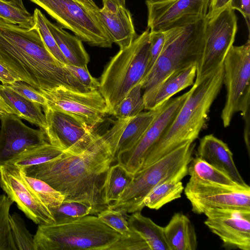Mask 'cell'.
<instances>
[{"label": "cell", "mask_w": 250, "mask_h": 250, "mask_svg": "<svg viewBox=\"0 0 250 250\" xmlns=\"http://www.w3.org/2000/svg\"><path fill=\"white\" fill-rule=\"evenodd\" d=\"M97 216L101 221L122 236H128L135 231L128 224L127 215L119 210L108 208L98 213Z\"/></svg>", "instance_id": "obj_38"}, {"label": "cell", "mask_w": 250, "mask_h": 250, "mask_svg": "<svg viewBox=\"0 0 250 250\" xmlns=\"http://www.w3.org/2000/svg\"><path fill=\"white\" fill-rule=\"evenodd\" d=\"M133 175L119 163L110 166L104 185V197L108 204L110 205L118 200L132 181Z\"/></svg>", "instance_id": "obj_28"}, {"label": "cell", "mask_w": 250, "mask_h": 250, "mask_svg": "<svg viewBox=\"0 0 250 250\" xmlns=\"http://www.w3.org/2000/svg\"><path fill=\"white\" fill-rule=\"evenodd\" d=\"M13 203L7 196L0 195V250H17L9 221V210Z\"/></svg>", "instance_id": "obj_34"}, {"label": "cell", "mask_w": 250, "mask_h": 250, "mask_svg": "<svg viewBox=\"0 0 250 250\" xmlns=\"http://www.w3.org/2000/svg\"><path fill=\"white\" fill-rule=\"evenodd\" d=\"M223 83L227 94L221 117L224 126L230 124L234 115L250 104V41L233 45L224 62Z\"/></svg>", "instance_id": "obj_9"}, {"label": "cell", "mask_w": 250, "mask_h": 250, "mask_svg": "<svg viewBox=\"0 0 250 250\" xmlns=\"http://www.w3.org/2000/svg\"><path fill=\"white\" fill-rule=\"evenodd\" d=\"M0 96L18 117L44 130L45 117L40 104L27 99L6 84H0Z\"/></svg>", "instance_id": "obj_23"}, {"label": "cell", "mask_w": 250, "mask_h": 250, "mask_svg": "<svg viewBox=\"0 0 250 250\" xmlns=\"http://www.w3.org/2000/svg\"><path fill=\"white\" fill-rule=\"evenodd\" d=\"M63 152L60 147L46 142L26 150L10 163L24 168L51 161Z\"/></svg>", "instance_id": "obj_29"}, {"label": "cell", "mask_w": 250, "mask_h": 250, "mask_svg": "<svg viewBox=\"0 0 250 250\" xmlns=\"http://www.w3.org/2000/svg\"><path fill=\"white\" fill-rule=\"evenodd\" d=\"M35 25L48 51L59 62L67 64L65 57L61 51L57 42L52 35L46 22V18L38 8H36L33 13Z\"/></svg>", "instance_id": "obj_35"}, {"label": "cell", "mask_w": 250, "mask_h": 250, "mask_svg": "<svg viewBox=\"0 0 250 250\" xmlns=\"http://www.w3.org/2000/svg\"><path fill=\"white\" fill-rule=\"evenodd\" d=\"M19 167L22 179L49 208L57 207L63 201L65 197L61 193L45 182L26 175L22 168Z\"/></svg>", "instance_id": "obj_31"}, {"label": "cell", "mask_w": 250, "mask_h": 250, "mask_svg": "<svg viewBox=\"0 0 250 250\" xmlns=\"http://www.w3.org/2000/svg\"><path fill=\"white\" fill-rule=\"evenodd\" d=\"M64 66L88 90H98L100 85L99 80L91 75L87 66H78L69 64H65Z\"/></svg>", "instance_id": "obj_42"}, {"label": "cell", "mask_w": 250, "mask_h": 250, "mask_svg": "<svg viewBox=\"0 0 250 250\" xmlns=\"http://www.w3.org/2000/svg\"><path fill=\"white\" fill-rule=\"evenodd\" d=\"M0 62L39 91L61 86L89 91L52 55L35 25L24 28L0 18Z\"/></svg>", "instance_id": "obj_2"}, {"label": "cell", "mask_w": 250, "mask_h": 250, "mask_svg": "<svg viewBox=\"0 0 250 250\" xmlns=\"http://www.w3.org/2000/svg\"><path fill=\"white\" fill-rule=\"evenodd\" d=\"M8 85L27 99L39 104L43 108L47 106L46 101L43 96L39 90L29 84L18 81Z\"/></svg>", "instance_id": "obj_41"}, {"label": "cell", "mask_w": 250, "mask_h": 250, "mask_svg": "<svg viewBox=\"0 0 250 250\" xmlns=\"http://www.w3.org/2000/svg\"><path fill=\"white\" fill-rule=\"evenodd\" d=\"M149 30L137 36L127 47L120 49L104 67L99 80V91L113 115L121 102L144 78L148 62Z\"/></svg>", "instance_id": "obj_6"}, {"label": "cell", "mask_w": 250, "mask_h": 250, "mask_svg": "<svg viewBox=\"0 0 250 250\" xmlns=\"http://www.w3.org/2000/svg\"><path fill=\"white\" fill-rule=\"evenodd\" d=\"M0 18L6 22L31 28L35 26L33 15L27 10H22L0 0Z\"/></svg>", "instance_id": "obj_37"}, {"label": "cell", "mask_w": 250, "mask_h": 250, "mask_svg": "<svg viewBox=\"0 0 250 250\" xmlns=\"http://www.w3.org/2000/svg\"><path fill=\"white\" fill-rule=\"evenodd\" d=\"M187 175L188 168L158 185L145 198L144 207L157 210L180 198L184 189L182 180Z\"/></svg>", "instance_id": "obj_25"}, {"label": "cell", "mask_w": 250, "mask_h": 250, "mask_svg": "<svg viewBox=\"0 0 250 250\" xmlns=\"http://www.w3.org/2000/svg\"><path fill=\"white\" fill-rule=\"evenodd\" d=\"M47 106L67 114L94 129L108 114L106 102L99 90L81 92L61 86L40 91Z\"/></svg>", "instance_id": "obj_11"}, {"label": "cell", "mask_w": 250, "mask_h": 250, "mask_svg": "<svg viewBox=\"0 0 250 250\" xmlns=\"http://www.w3.org/2000/svg\"><path fill=\"white\" fill-rule=\"evenodd\" d=\"M188 175L191 177L221 185L241 186L234 181L225 172L197 156L193 158L188 164Z\"/></svg>", "instance_id": "obj_30"}, {"label": "cell", "mask_w": 250, "mask_h": 250, "mask_svg": "<svg viewBox=\"0 0 250 250\" xmlns=\"http://www.w3.org/2000/svg\"><path fill=\"white\" fill-rule=\"evenodd\" d=\"M44 130L47 141L64 151L78 153L85 149L99 134L74 118L46 106Z\"/></svg>", "instance_id": "obj_15"}, {"label": "cell", "mask_w": 250, "mask_h": 250, "mask_svg": "<svg viewBox=\"0 0 250 250\" xmlns=\"http://www.w3.org/2000/svg\"><path fill=\"white\" fill-rule=\"evenodd\" d=\"M130 119H117L80 153L64 151L46 163L21 168L26 175L42 180L59 191L64 200L90 204L94 215L97 214L110 206L105 199V182L109 167L117 162V146Z\"/></svg>", "instance_id": "obj_1"}, {"label": "cell", "mask_w": 250, "mask_h": 250, "mask_svg": "<svg viewBox=\"0 0 250 250\" xmlns=\"http://www.w3.org/2000/svg\"><path fill=\"white\" fill-rule=\"evenodd\" d=\"M44 9L62 28L91 46L112 47V42L94 12L75 0H29Z\"/></svg>", "instance_id": "obj_8"}, {"label": "cell", "mask_w": 250, "mask_h": 250, "mask_svg": "<svg viewBox=\"0 0 250 250\" xmlns=\"http://www.w3.org/2000/svg\"><path fill=\"white\" fill-rule=\"evenodd\" d=\"M229 6L238 10L245 18L248 28L250 27V0H231Z\"/></svg>", "instance_id": "obj_43"}, {"label": "cell", "mask_w": 250, "mask_h": 250, "mask_svg": "<svg viewBox=\"0 0 250 250\" xmlns=\"http://www.w3.org/2000/svg\"><path fill=\"white\" fill-rule=\"evenodd\" d=\"M129 226L145 239L150 250H169L164 227L155 223L151 219L136 211L127 215Z\"/></svg>", "instance_id": "obj_26"}, {"label": "cell", "mask_w": 250, "mask_h": 250, "mask_svg": "<svg viewBox=\"0 0 250 250\" xmlns=\"http://www.w3.org/2000/svg\"><path fill=\"white\" fill-rule=\"evenodd\" d=\"M164 231L169 250H196L198 242L195 228L183 213H174L164 227Z\"/></svg>", "instance_id": "obj_21"}, {"label": "cell", "mask_w": 250, "mask_h": 250, "mask_svg": "<svg viewBox=\"0 0 250 250\" xmlns=\"http://www.w3.org/2000/svg\"><path fill=\"white\" fill-rule=\"evenodd\" d=\"M194 142L187 143L136 172L127 187L109 208L125 215L141 211L144 200L158 185L187 169L193 158Z\"/></svg>", "instance_id": "obj_7"}, {"label": "cell", "mask_w": 250, "mask_h": 250, "mask_svg": "<svg viewBox=\"0 0 250 250\" xmlns=\"http://www.w3.org/2000/svg\"><path fill=\"white\" fill-rule=\"evenodd\" d=\"M196 156L225 172L237 184L248 186L239 173L228 145L213 135H206L200 140Z\"/></svg>", "instance_id": "obj_20"}, {"label": "cell", "mask_w": 250, "mask_h": 250, "mask_svg": "<svg viewBox=\"0 0 250 250\" xmlns=\"http://www.w3.org/2000/svg\"><path fill=\"white\" fill-rule=\"evenodd\" d=\"M21 81L20 78L0 62V82L2 84L9 85Z\"/></svg>", "instance_id": "obj_45"}, {"label": "cell", "mask_w": 250, "mask_h": 250, "mask_svg": "<svg viewBox=\"0 0 250 250\" xmlns=\"http://www.w3.org/2000/svg\"><path fill=\"white\" fill-rule=\"evenodd\" d=\"M207 19L165 32L163 50L156 62L140 83L145 109L151 110L161 83L175 71L197 65L202 56Z\"/></svg>", "instance_id": "obj_4"}, {"label": "cell", "mask_w": 250, "mask_h": 250, "mask_svg": "<svg viewBox=\"0 0 250 250\" xmlns=\"http://www.w3.org/2000/svg\"><path fill=\"white\" fill-rule=\"evenodd\" d=\"M165 40L164 32L149 31V60L145 77L149 72L158 59L163 50Z\"/></svg>", "instance_id": "obj_40"}, {"label": "cell", "mask_w": 250, "mask_h": 250, "mask_svg": "<svg viewBox=\"0 0 250 250\" xmlns=\"http://www.w3.org/2000/svg\"><path fill=\"white\" fill-rule=\"evenodd\" d=\"M109 250H150L143 237L136 231L128 236L121 235Z\"/></svg>", "instance_id": "obj_39"}, {"label": "cell", "mask_w": 250, "mask_h": 250, "mask_svg": "<svg viewBox=\"0 0 250 250\" xmlns=\"http://www.w3.org/2000/svg\"><path fill=\"white\" fill-rule=\"evenodd\" d=\"M55 223H62L87 215H94L92 206L80 201L63 200L58 206L49 208Z\"/></svg>", "instance_id": "obj_32"}, {"label": "cell", "mask_w": 250, "mask_h": 250, "mask_svg": "<svg viewBox=\"0 0 250 250\" xmlns=\"http://www.w3.org/2000/svg\"><path fill=\"white\" fill-rule=\"evenodd\" d=\"M6 2L11 4L22 10H26L22 0H2Z\"/></svg>", "instance_id": "obj_48"}, {"label": "cell", "mask_w": 250, "mask_h": 250, "mask_svg": "<svg viewBox=\"0 0 250 250\" xmlns=\"http://www.w3.org/2000/svg\"><path fill=\"white\" fill-rule=\"evenodd\" d=\"M205 224L226 248L250 250V210L209 208Z\"/></svg>", "instance_id": "obj_17"}, {"label": "cell", "mask_w": 250, "mask_h": 250, "mask_svg": "<svg viewBox=\"0 0 250 250\" xmlns=\"http://www.w3.org/2000/svg\"><path fill=\"white\" fill-rule=\"evenodd\" d=\"M122 4L125 5V0H118Z\"/></svg>", "instance_id": "obj_49"}, {"label": "cell", "mask_w": 250, "mask_h": 250, "mask_svg": "<svg viewBox=\"0 0 250 250\" xmlns=\"http://www.w3.org/2000/svg\"><path fill=\"white\" fill-rule=\"evenodd\" d=\"M189 93V90L166 102L139 141L130 149L117 155V162L131 174L137 172L148 151L168 128Z\"/></svg>", "instance_id": "obj_14"}, {"label": "cell", "mask_w": 250, "mask_h": 250, "mask_svg": "<svg viewBox=\"0 0 250 250\" xmlns=\"http://www.w3.org/2000/svg\"><path fill=\"white\" fill-rule=\"evenodd\" d=\"M223 76V63L207 75L195 79L186 101L165 133L148 151L140 169L198 138L221 90Z\"/></svg>", "instance_id": "obj_3"}, {"label": "cell", "mask_w": 250, "mask_h": 250, "mask_svg": "<svg viewBox=\"0 0 250 250\" xmlns=\"http://www.w3.org/2000/svg\"><path fill=\"white\" fill-rule=\"evenodd\" d=\"M9 221L17 250H35L34 237L26 229L21 216L14 212L10 214Z\"/></svg>", "instance_id": "obj_36"}, {"label": "cell", "mask_w": 250, "mask_h": 250, "mask_svg": "<svg viewBox=\"0 0 250 250\" xmlns=\"http://www.w3.org/2000/svg\"><path fill=\"white\" fill-rule=\"evenodd\" d=\"M35 250H109L121 237L92 214L62 223L39 225Z\"/></svg>", "instance_id": "obj_5"}, {"label": "cell", "mask_w": 250, "mask_h": 250, "mask_svg": "<svg viewBox=\"0 0 250 250\" xmlns=\"http://www.w3.org/2000/svg\"><path fill=\"white\" fill-rule=\"evenodd\" d=\"M141 112L131 118L124 128L119 139L116 157L119 153L131 148L142 137L161 108Z\"/></svg>", "instance_id": "obj_27"}, {"label": "cell", "mask_w": 250, "mask_h": 250, "mask_svg": "<svg viewBox=\"0 0 250 250\" xmlns=\"http://www.w3.org/2000/svg\"><path fill=\"white\" fill-rule=\"evenodd\" d=\"M237 30V18L229 6L216 17L208 20L201 57L196 65V79L209 74L223 63L233 45Z\"/></svg>", "instance_id": "obj_10"}, {"label": "cell", "mask_w": 250, "mask_h": 250, "mask_svg": "<svg viewBox=\"0 0 250 250\" xmlns=\"http://www.w3.org/2000/svg\"><path fill=\"white\" fill-rule=\"evenodd\" d=\"M0 186L29 219L38 225L55 223L50 209L21 175L19 167L8 163L0 166Z\"/></svg>", "instance_id": "obj_16"}, {"label": "cell", "mask_w": 250, "mask_h": 250, "mask_svg": "<svg viewBox=\"0 0 250 250\" xmlns=\"http://www.w3.org/2000/svg\"><path fill=\"white\" fill-rule=\"evenodd\" d=\"M83 4L87 8L93 11L95 13L99 10V8L93 0H75Z\"/></svg>", "instance_id": "obj_47"}, {"label": "cell", "mask_w": 250, "mask_h": 250, "mask_svg": "<svg viewBox=\"0 0 250 250\" xmlns=\"http://www.w3.org/2000/svg\"><path fill=\"white\" fill-rule=\"evenodd\" d=\"M95 14L111 41L120 49L128 46L136 37L130 12L118 0H103V7Z\"/></svg>", "instance_id": "obj_19"}, {"label": "cell", "mask_w": 250, "mask_h": 250, "mask_svg": "<svg viewBox=\"0 0 250 250\" xmlns=\"http://www.w3.org/2000/svg\"><path fill=\"white\" fill-rule=\"evenodd\" d=\"M210 0H146L147 27L165 32L207 18Z\"/></svg>", "instance_id": "obj_13"}, {"label": "cell", "mask_w": 250, "mask_h": 250, "mask_svg": "<svg viewBox=\"0 0 250 250\" xmlns=\"http://www.w3.org/2000/svg\"><path fill=\"white\" fill-rule=\"evenodd\" d=\"M184 193L194 213L209 208L250 210V187L228 186L190 177Z\"/></svg>", "instance_id": "obj_12"}, {"label": "cell", "mask_w": 250, "mask_h": 250, "mask_svg": "<svg viewBox=\"0 0 250 250\" xmlns=\"http://www.w3.org/2000/svg\"><path fill=\"white\" fill-rule=\"evenodd\" d=\"M15 114L0 116V166L10 163L26 150L47 141L44 131L24 124Z\"/></svg>", "instance_id": "obj_18"}, {"label": "cell", "mask_w": 250, "mask_h": 250, "mask_svg": "<svg viewBox=\"0 0 250 250\" xmlns=\"http://www.w3.org/2000/svg\"><path fill=\"white\" fill-rule=\"evenodd\" d=\"M140 83L133 87L121 102L113 115L117 119L131 118L145 109Z\"/></svg>", "instance_id": "obj_33"}, {"label": "cell", "mask_w": 250, "mask_h": 250, "mask_svg": "<svg viewBox=\"0 0 250 250\" xmlns=\"http://www.w3.org/2000/svg\"><path fill=\"white\" fill-rule=\"evenodd\" d=\"M46 22L61 51L67 61V64L85 66L90 61L82 41L65 31L59 25L50 21Z\"/></svg>", "instance_id": "obj_22"}, {"label": "cell", "mask_w": 250, "mask_h": 250, "mask_svg": "<svg viewBox=\"0 0 250 250\" xmlns=\"http://www.w3.org/2000/svg\"><path fill=\"white\" fill-rule=\"evenodd\" d=\"M196 74V65H191L171 74L161 83L156 90L151 110L160 108L172 96L193 85Z\"/></svg>", "instance_id": "obj_24"}, {"label": "cell", "mask_w": 250, "mask_h": 250, "mask_svg": "<svg viewBox=\"0 0 250 250\" xmlns=\"http://www.w3.org/2000/svg\"><path fill=\"white\" fill-rule=\"evenodd\" d=\"M231 0H210L207 19L210 20L229 6Z\"/></svg>", "instance_id": "obj_44"}, {"label": "cell", "mask_w": 250, "mask_h": 250, "mask_svg": "<svg viewBox=\"0 0 250 250\" xmlns=\"http://www.w3.org/2000/svg\"><path fill=\"white\" fill-rule=\"evenodd\" d=\"M8 114L17 115L16 111L11 108L0 96V116Z\"/></svg>", "instance_id": "obj_46"}]
</instances>
